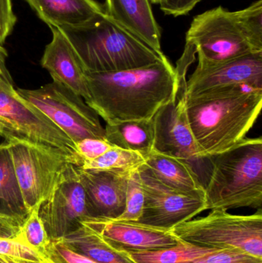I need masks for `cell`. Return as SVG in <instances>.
<instances>
[{"label":"cell","instance_id":"18","mask_svg":"<svg viewBox=\"0 0 262 263\" xmlns=\"http://www.w3.org/2000/svg\"><path fill=\"white\" fill-rule=\"evenodd\" d=\"M49 27L75 26L105 12L95 0H25Z\"/></svg>","mask_w":262,"mask_h":263},{"label":"cell","instance_id":"10","mask_svg":"<svg viewBox=\"0 0 262 263\" xmlns=\"http://www.w3.org/2000/svg\"><path fill=\"white\" fill-rule=\"evenodd\" d=\"M138 172L145 199L143 214L137 222L170 231L207 210L205 190L175 191L157 180L143 164Z\"/></svg>","mask_w":262,"mask_h":263},{"label":"cell","instance_id":"27","mask_svg":"<svg viewBox=\"0 0 262 263\" xmlns=\"http://www.w3.org/2000/svg\"><path fill=\"white\" fill-rule=\"evenodd\" d=\"M144 199V191L138 168L129 176L124 211L115 219L138 222L143 214Z\"/></svg>","mask_w":262,"mask_h":263},{"label":"cell","instance_id":"13","mask_svg":"<svg viewBox=\"0 0 262 263\" xmlns=\"http://www.w3.org/2000/svg\"><path fill=\"white\" fill-rule=\"evenodd\" d=\"M244 85L262 89V52H252L225 63L199 67L186 82L185 96Z\"/></svg>","mask_w":262,"mask_h":263},{"label":"cell","instance_id":"8","mask_svg":"<svg viewBox=\"0 0 262 263\" xmlns=\"http://www.w3.org/2000/svg\"><path fill=\"white\" fill-rule=\"evenodd\" d=\"M15 91L50 119L74 143L89 138L105 139V129L98 114L66 86L52 82L38 89Z\"/></svg>","mask_w":262,"mask_h":263},{"label":"cell","instance_id":"33","mask_svg":"<svg viewBox=\"0 0 262 263\" xmlns=\"http://www.w3.org/2000/svg\"><path fill=\"white\" fill-rule=\"evenodd\" d=\"M158 5L166 15L181 16L190 12L201 0H150Z\"/></svg>","mask_w":262,"mask_h":263},{"label":"cell","instance_id":"2","mask_svg":"<svg viewBox=\"0 0 262 263\" xmlns=\"http://www.w3.org/2000/svg\"><path fill=\"white\" fill-rule=\"evenodd\" d=\"M261 107L262 89L244 85L185 96L186 117L200 157L208 159L246 139Z\"/></svg>","mask_w":262,"mask_h":263},{"label":"cell","instance_id":"16","mask_svg":"<svg viewBox=\"0 0 262 263\" xmlns=\"http://www.w3.org/2000/svg\"><path fill=\"white\" fill-rule=\"evenodd\" d=\"M52 41L46 46L41 65L55 83L66 86L85 101L89 99L86 69L76 51L58 28H50Z\"/></svg>","mask_w":262,"mask_h":263},{"label":"cell","instance_id":"11","mask_svg":"<svg viewBox=\"0 0 262 263\" xmlns=\"http://www.w3.org/2000/svg\"><path fill=\"white\" fill-rule=\"evenodd\" d=\"M38 216L50 241L60 240L89 219L84 189L75 165H69L59 183L41 204Z\"/></svg>","mask_w":262,"mask_h":263},{"label":"cell","instance_id":"22","mask_svg":"<svg viewBox=\"0 0 262 263\" xmlns=\"http://www.w3.org/2000/svg\"><path fill=\"white\" fill-rule=\"evenodd\" d=\"M104 129L105 139L118 148L139 153L145 159L153 150V118L106 123Z\"/></svg>","mask_w":262,"mask_h":263},{"label":"cell","instance_id":"23","mask_svg":"<svg viewBox=\"0 0 262 263\" xmlns=\"http://www.w3.org/2000/svg\"><path fill=\"white\" fill-rule=\"evenodd\" d=\"M215 250H218L198 247L180 240L176 246L169 248L126 254L134 263H191Z\"/></svg>","mask_w":262,"mask_h":263},{"label":"cell","instance_id":"15","mask_svg":"<svg viewBox=\"0 0 262 263\" xmlns=\"http://www.w3.org/2000/svg\"><path fill=\"white\" fill-rule=\"evenodd\" d=\"M78 168L89 218L117 219L125 210L131 171H86Z\"/></svg>","mask_w":262,"mask_h":263},{"label":"cell","instance_id":"1","mask_svg":"<svg viewBox=\"0 0 262 263\" xmlns=\"http://www.w3.org/2000/svg\"><path fill=\"white\" fill-rule=\"evenodd\" d=\"M86 77L89 97L85 102L109 124L151 120L177 98L186 82L167 57L126 70L86 72Z\"/></svg>","mask_w":262,"mask_h":263},{"label":"cell","instance_id":"24","mask_svg":"<svg viewBox=\"0 0 262 263\" xmlns=\"http://www.w3.org/2000/svg\"><path fill=\"white\" fill-rule=\"evenodd\" d=\"M145 161L139 153L114 147L96 159L83 162L78 168L86 171H131L141 166Z\"/></svg>","mask_w":262,"mask_h":263},{"label":"cell","instance_id":"32","mask_svg":"<svg viewBox=\"0 0 262 263\" xmlns=\"http://www.w3.org/2000/svg\"><path fill=\"white\" fill-rule=\"evenodd\" d=\"M16 20L12 0H0V46H3L12 34Z\"/></svg>","mask_w":262,"mask_h":263},{"label":"cell","instance_id":"26","mask_svg":"<svg viewBox=\"0 0 262 263\" xmlns=\"http://www.w3.org/2000/svg\"><path fill=\"white\" fill-rule=\"evenodd\" d=\"M38 209L31 212L15 239L38 252L45 259V251L51 242L38 216Z\"/></svg>","mask_w":262,"mask_h":263},{"label":"cell","instance_id":"14","mask_svg":"<svg viewBox=\"0 0 262 263\" xmlns=\"http://www.w3.org/2000/svg\"><path fill=\"white\" fill-rule=\"evenodd\" d=\"M81 223L96 232L115 248L126 253L169 248L180 242L171 230H161L137 222L89 218Z\"/></svg>","mask_w":262,"mask_h":263},{"label":"cell","instance_id":"31","mask_svg":"<svg viewBox=\"0 0 262 263\" xmlns=\"http://www.w3.org/2000/svg\"><path fill=\"white\" fill-rule=\"evenodd\" d=\"M0 255L35 261H47L38 252L17 239L0 238Z\"/></svg>","mask_w":262,"mask_h":263},{"label":"cell","instance_id":"34","mask_svg":"<svg viewBox=\"0 0 262 263\" xmlns=\"http://www.w3.org/2000/svg\"><path fill=\"white\" fill-rule=\"evenodd\" d=\"M21 230V226L15 221L0 216V238L15 239Z\"/></svg>","mask_w":262,"mask_h":263},{"label":"cell","instance_id":"19","mask_svg":"<svg viewBox=\"0 0 262 263\" xmlns=\"http://www.w3.org/2000/svg\"><path fill=\"white\" fill-rule=\"evenodd\" d=\"M143 165L157 180L175 191L205 190L204 184L193 167L181 159L152 150Z\"/></svg>","mask_w":262,"mask_h":263},{"label":"cell","instance_id":"3","mask_svg":"<svg viewBox=\"0 0 262 263\" xmlns=\"http://www.w3.org/2000/svg\"><path fill=\"white\" fill-rule=\"evenodd\" d=\"M86 72H117L141 67L166 58L105 12L75 26L59 28Z\"/></svg>","mask_w":262,"mask_h":263},{"label":"cell","instance_id":"36","mask_svg":"<svg viewBox=\"0 0 262 263\" xmlns=\"http://www.w3.org/2000/svg\"><path fill=\"white\" fill-rule=\"evenodd\" d=\"M0 263H52L49 261H35L23 258L12 257V256L0 255Z\"/></svg>","mask_w":262,"mask_h":263},{"label":"cell","instance_id":"4","mask_svg":"<svg viewBox=\"0 0 262 263\" xmlns=\"http://www.w3.org/2000/svg\"><path fill=\"white\" fill-rule=\"evenodd\" d=\"M205 185L207 210L262 206V139H244L223 153L208 158Z\"/></svg>","mask_w":262,"mask_h":263},{"label":"cell","instance_id":"5","mask_svg":"<svg viewBox=\"0 0 262 263\" xmlns=\"http://www.w3.org/2000/svg\"><path fill=\"white\" fill-rule=\"evenodd\" d=\"M172 234L192 245L234 250L262 259L261 209L252 215H233L213 210L206 216L174 227Z\"/></svg>","mask_w":262,"mask_h":263},{"label":"cell","instance_id":"37","mask_svg":"<svg viewBox=\"0 0 262 263\" xmlns=\"http://www.w3.org/2000/svg\"><path fill=\"white\" fill-rule=\"evenodd\" d=\"M0 136L5 138L6 140H8V139L12 138V135H11L10 132H9L8 128L6 127V125H5L1 120H0Z\"/></svg>","mask_w":262,"mask_h":263},{"label":"cell","instance_id":"20","mask_svg":"<svg viewBox=\"0 0 262 263\" xmlns=\"http://www.w3.org/2000/svg\"><path fill=\"white\" fill-rule=\"evenodd\" d=\"M29 214L6 141L0 144V216L15 221L22 227Z\"/></svg>","mask_w":262,"mask_h":263},{"label":"cell","instance_id":"35","mask_svg":"<svg viewBox=\"0 0 262 263\" xmlns=\"http://www.w3.org/2000/svg\"><path fill=\"white\" fill-rule=\"evenodd\" d=\"M7 57V51L0 46V86H14L13 80L6 66Z\"/></svg>","mask_w":262,"mask_h":263},{"label":"cell","instance_id":"12","mask_svg":"<svg viewBox=\"0 0 262 263\" xmlns=\"http://www.w3.org/2000/svg\"><path fill=\"white\" fill-rule=\"evenodd\" d=\"M185 87L180 86L175 100L163 106L153 117V151L190 164L205 160L198 154L185 109Z\"/></svg>","mask_w":262,"mask_h":263},{"label":"cell","instance_id":"29","mask_svg":"<svg viewBox=\"0 0 262 263\" xmlns=\"http://www.w3.org/2000/svg\"><path fill=\"white\" fill-rule=\"evenodd\" d=\"M191 263H262V259L234 250H218Z\"/></svg>","mask_w":262,"mask_h":263},{"label":"cell","instance_id":"6","mask_svg":"<svg viewBox=\"0 0 262 263\" xmlns=\"http://www.w3.org/2000/svg\"><path fill=\"white\" fill-rule=\"evenodd\" d=\"M6 142L23 199L31 213L47 199L73 163L58 150L15 138Z\"/></svg>","mask_w":262,"mask_h":263},{"label":"cell","instance_id":"21","mask_svg":"<svg viewBox=\"0 0 262 263\" xmlns=\"http://www.w3.org/2000/svg\"><path fill=\"white\" fill-rule=\"evenodd\" d=\"M60 241L70 250L97 263H134L126 252L115 248L83 223Z\"/></svg>","mask_w":262,"mask_h":263},{"label":"cell","instance_id":"25","mask_svg":"<svg viewBox=\"0 0 262 263\" xmlns=\"http://www.w3.org/2000/svg\"><path fill=\"white\" fill-rule=\"evenodd\" d=\"M235 21L246 40L255 51H262V0L246 9L233 12Z\"/></svg>","mask_w":262,"mask_h":263},{"label":"cell","instance_id":"9","mask_svg":"<svg viewBox=\"0 0 262 263\" xmlns=\"http://www.w3.org/2000/svg\"><path fill=\"white\" fill-rule=\"evenodd\" d=\"M0 120L12 138L63 152L79 167L72 139L41 111L22 98L14 86H0Z\"/></svg>","mask_w":262,"mask_h":263},{"label":"cell","instance_id":"28","mask_svg":"<svg viewBox=\"0 0 262 263\" xmlns=\"http://www.w3.org/2000/svg\"><path fill=\"white\" fill-rule=\"evenodd\" d=\"M45 258L52 263H97L68 248L60 240L49 242L45 251Z\"/></svg>","mask_w":262,"mask_h":263},{"label":"cell","instance_id":"7","mask_svg":"<svg viewBox=\"0 0 262 263\" xmlns=\"http://www.w3.org/2000/svg\"><path fill=\"white\" fill-rule=\"evenodd\" d=\"M186 40V50L198 54L199 67L258 52L240 30L233 12L221 6L194 17Z\"/></svg>","mask_w":262,"mask_h":263},{"label":"cell","instance_id":"17","mask_svg":"<svg viewBox=\"0 0 262 263\" xmlns=\"http://www.w3.org/2000/svg\"><path fill=\"white\" fill-rule=\"evenodd\" d=\"M105 13L155 50L162 52L161 29L150 0H106Z\"/></svg>","mask_w":262,"mask_h":263},{"label":"cell","instance_id":"30","mask_svg":"<svg viewBox=\"0 0 262 263\" xmlns=\"http://www.w3.org/2000/svg\"><path fill=\"white\" fill-rule=\"evenodd\" d=\"M80 165L83 162L96 159L115 145L103 139H84L75 144ZM79 165V166H80Z\"/></svg>","mask_w":262,"mask_h":263}]
</instances>
